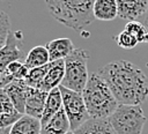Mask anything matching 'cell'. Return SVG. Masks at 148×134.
Instances as JSON below:
<instances>
[{"label":"cell","instance_id":"cell-1","mask_svg":"<svg viewBox=\"0 0 148 134\" xmlns=\"http://www.w3.org/2000/svg\"><path fill=\"white\" fill-rule=\"evenodd\" d=\"M108 83L119 104L140 105L148 97L146 74L127 60H114L97 72Z\"/></svg>","mask_w":148,"mask_h":134},{"label":"cell","instance_id":"cell-2","mask_svg":"<svg viewBox=\"0 0 148 134\" xmlns=\"http://www.w3.org/2000/svg\"><path fill=\"white\" fill-rule=\"evenodd\" d=\"M96 0H45L49 13L61 24L75 31L84 29L94 21Z\"/></svg>","mask_w":148,"mask_h":134},{"label":"cell","instance_id":"cell-3","mask_svg":"<svg viewBox=\"0 0 148 134\" xmlns=\"http://www.w3.org/2000/svg\"><path fill=\"white\" fill-rule=\"evenodd\" d=\"M82 96L91 118H109L119 105L110 87L97 72L89 75Z\"/></svg>","mask_w":148,"mask_h":134},{"label":"cell","instance_id":"cell-4","mask_svg":"<svg viewBox=\"0 0 148 134\" xmlns=\"http://www.w3.org/2000/svg\"><path fill=\"white\" fill-rule=\"evenodd\" d=\"M89 53L83 49H74V51L65 58V76L61 85L82 92L88 81V68L87 61Z\"/></svg>","mask_w":148,"mask_h":134},{"label":"cell","instance_id":"cell-5","mask_svg":"<svg viewBox=\"0 0 148 134\" xmlns=\"http://www.w3.org/2000/svg\"><path fill=\"white\" fill-rule=\"evenodd\" d=\"M109 120L117 134H141L146 117L140 105L119 104Z\"/></svg>","mask_w":148,"mask_h":134},{"label":"cell","instance_id":"cell-6","mask_svg":"<svg viewBox=\"0 0 148 134\" xmlns=\"http://www.w3.org/2000/svg\"><path fill=\"white\" fill-rule=\"evenodd\" d=\"M59 88L62 97V107L69 120L71 129L75 131L80 125H82L90 118L84 104L82 92L67 89L61 84L59 85Z\"/></svg>","mask_w":148,"mask_h":134},{"label":"cell","instance_id":"cell-7","mask_svg":"<svg viewBox=\"0 0 148 134\" xmlns=\"http://www.w3.org/2000/svg\"><path fill=\"white\" fill-rule=\"evenodd\" d=\"M22 58H25L22 34L20 31H10L6 44L0 49V75L5 72L9 64L21 60Z\"/></svg>","mask_w":148,"mask_h":134},{"label":"cell","instance_id":"cell-8","mask_svg":"<svg viewBox=\"0 0 148 134\" xmlns=\"http://www.w3.org/2000/svg\"><path fill=\"white\" fill-rule=\"evenodd\" d=\"M118 16L127 21H139L143 18L148 9V0H116Z\"/></svg>","mask_w":148,"mask_h":134},{"label":"cell","instance_id":"cell-9","mask_svg":"<svg viewBox=\"0 0 148 134\" xmlns=\"http://www.w3.org/2000/svg\"><path fill=\"white\" fill-rule=\"evenodd\" d=\"M47 95H49V92H46L44 90L30 87L28 96H27V100H25L24 114L40 120L43 112H44Z\"/></svg>","mask_w":148,"mask_h":134},{"label":"cell","instance_id":"cell-10","mask_svg":"<svg viewBox=\"0 0 148 134\" xmlns=\"http://www.w3.org/2000/svg\"><path fill=\"white\" fill-rule=\"evenodd\" d=\"M3 89L10 97L16 111L21 114H24L25 100H27V96L30 89L27 82L24 80H14L10 83H8Z\"/></svg>","mask_w":148,"mask_h":134},{"label":"cell","instance_id":"cell-11","mask_svg":"<svg viewBox=\"0 0 148 134\" xmlns=\"http://www.w3.org/2000/svg\"><path fill=\"white\" fill-rule=\"evenodd\" d=\"M75 134H117L109 118H89L75 131Z\"/></svg>","mask_w":148,"mask_h":134},{"label":"cell","instance_id":"cell-12","mask_svg":"<svg viewBox=\"0 0 148 134\" xmlns=\"http://www.w3.org/2000/svg\"><path fill=\"white\" fill-rule=\"evenodd\" d=\"M64 76H65V60L60 59L57 61H51L50 68L40 85V90L50 92L52 89L59 87L62 83Z\"/></svg>","mask_w":148,"mask_h":134},{"label":"cell","instance_id":"cell-13","mask_svg":"<svg viewBox=\"0 0 148 134\" xmlns=\"http://www.w3.org/2000/svg\"><path fill=\"white\" fill-rule=\"evenodd\" d=\"M68 131H71V124L64 107H61L46 124L42 125L40 134H66Z\"/></svg>","mask_w":148,"mask_h":134},{"label":"cell","instance_id":"cell-14","mask_svg":"<svg viewBox=\"0 0 148 134\" xmlns=\"http://www.w3.org/2000/svg\"><path fill=\"white\" fill-rule=\"evenodd\" d=\"M45 46L49 51L50 61H57L60 59H65L75 49L69 38H57V39L49 42Z\"/></svg>","mask_w":148,"mask_h":134},{"label":"cell","instance_id":"cell-15","mask_svg":"<svg viewBox=\"0 0 148 134\" xmlns=\"http://www.w3.org/2000/svg\"><path fill=\"white\" fill-rule=\"evenodd\" d=\"M42 124L39 119L23 114L10 127L9 134H40Z\"/></svg>","mask_w":148,"mask_h":134},{"label":"cell","instance_id":"cell-16","mask_svg":"<svg viewBox=\"0 0 148 134\" xmlns=\"http://www.w3.org/2000/svg\"><path fill=\"white\" fill-rule=\"evenodd\" d=\"M61 107H62L61 91H60V88L57 87V88L52 89L47 95L44 112H43V116H42V119H40V124L42 125L46 124Z\"/></svg>","mask_w":148,"mask_h":134},{"label":"cell","instance_id":"cell-17","mask_svg":"<svg viewBox=\"0 0 148 134\" xmlns=\"http://www.w3.org/2000/svg\"><path fill=\"white\" fill-rule=\"evenodd\" d=\"M94 16L101 21H111L118 16L116 0H96L94 5Z\"/></svg>","mask_w":148,"mask_h":134},{"label":"cell","instance_id":"cell-18","mask_svg":"<svg viewBox=\"0 0 148 134\" xmlns=\"http://www.w3.org/2000/svg\"><path fill=\"white\" fill-rule=\"evenodd\" d=\"M49 62H50L49 51H47L46 46H42V45L32 47L28 52V54L25 55V59H24V64L27 65V67L29 69L44 66Z\"/></svg>","mask_w":148,"mask_h":134},{"label":"cell","instance_id":"cell-19","mask_svg":"<svg viewBox=\"0 0 148 134\" xmlns=\"http://www.w3.org/2000/svg\"><path fill=\"white\" fill-rule=\"evenodd\" d=\"M50 64H46L44 66H40V67H35V68H30L29 72H28V75L27 77L24 79V81L27 82V84L31 88H37V89H40V85L44 81V77L50 68Z\"/></svg>","mask_w":148,"mask_h":134},{"label":"cell","instance_id":"cell-20","mask_svg":"<svg viewBox=\"0 0 148 134\" xmlns=\"http://www.w3.org/2000/svg\"><path fill=\"white\" fill-rule=\"evenodd\" d=\"M125 30L128 31L130 34H132L138 42L140 43H145L146 40V36L148 34V29L139 21H128L125 25Z\"/></svg>","mask_w":148,"mask_h":134},{"label":"cell","instance_id":"cell-21","mask_svg":"<svg viewBox=\"0 0 148 134\" xmlns=\"http://www.w3.org/2000/svg\"><path fill=\"white\" fill-rule=\"evenodd\" d=\"M114 39H116V43L118 44V46H120L121 49H125V50L133 49V47H135L136 44L139 43L138 39H136L132 34H130V32L126 31V30H123Z\"/></svg>","mask_w":148,"mask_h":134},{"label":"cell","instance_id":"cell-22","mask_svg":"<svg viewBox=\"0 0 148 134\" xmlns=\"http://www.w3.org/2000/svg\"><path fill=\"white\" fill-rule=\"evenodd\" d=\"M10 20L6 12L0 10V49L6 44L10 32Z\"/></svg>","mask_w":148,"mask_h":134},{"label":"cell","instance_id":"cell-23","mask_svg":"<svg viewBox=\"0 0 148 134\" xmlns=\"http://www.w3.org/2000/svg\"><path fill=\"white\" fill-rule=\"evenodd\" d=\"M16 112L17 111L10 97L8 96V94L3 88H0V114H12Z\"/></svg>","mask_w":148,"mask_h":134},{"label":"cell","instance_id":"cell-24","mask_svg":"<svg viewBox=\"0 0 148 134\" xmlns=\"http://www.w3.org/2000/svg\"><path fill=\"white\" fill-rule=\"evenodd\" d=\"M23 114L16 112V113H12V114H0V129L10 127L18 118H21Z\"/></svg>","mask_w":148,"mask_h":134},{"label":"cell","instance_id":"cell-25","mask_svg":"<svg viewBox=\"0 0 148 134\" xmlns=\"http://www.w3.org/2000/svg\"><path fill=\"white\" fill-rule=\"evenodd\" d=\"M141 23L148 29V9H147V12H146V14H145V16H143V18L141 20Z\"/></svg>","mask_w":148,"mask_h":134},{"label":"cell","instance_id":"cell-26","mask_svg":"<svg viewBox=\"0 0 148 134\" xmlns=\"http://www.w3.org/2000/svg\"><path fill=\"white\" fill-rule=\"evenodd\" d=\"M12 127V126H10ZM10 127H7V128H3V129H0V134H9L10 132Z\"/></svg>","mask_w":148,"mask_h":134},{"label":"cell","instance_id":"cell-27","mask_svg":"<svg viewBox=\"0 0 148 134\" xmlns=\"http://www.w3.org/2000/svg\"><path fill=\"white\" fill-rule=\"evenodd\" d=\"M66 134H75V132H74V131H72V129H71V131H68V132H67V133H66Z\"/></svg>","mask_w":148,"mask_h":134}]
</instances>
